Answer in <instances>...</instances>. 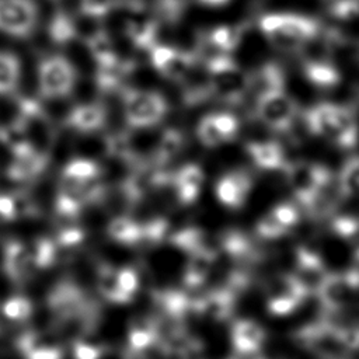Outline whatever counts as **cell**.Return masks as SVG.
Instances as JSON below:
<instances>
[{
  "mask_svg": "<svg viewBox=\"0 0 359 359\" xmlns=\"http://www.w3.org/2000/svg\"><path fill=\"white\" fill-rule=\"evenodd\" d=\"M245 149L252 163L262 170H278L286 165L283 149L276 142H251Z\"/></svg>",
  "mask_w": 359,
  "mask_h": 359,
  "instance_id": "4316f807",
  "label": "cell"
},
{
  "mask_svg": "<svg viewBox=\"0 0 359 359\" xmlns=\"http://www.w3.org/2000/svg\"><path fill=\"white\" fill-rule=\"evenodd\" d=\"M294 338L300 346L318 358H344L351 351L338 328L327 320L302 327Z\"/></svg>",
  "mask_w": 359,
  "mask_h": 359,
  "instance_id": "52a82bcc",
  "label": "cell"
},
{
  "mask_svg": "<svg viewBox=\"0 0 359 359\" xmlns=\"http://www.w3.org/2000/svg\"><path fill=\"white\" fill-rule=\"evenodd\" d=\"M283 72L276 63H265L252 73H248V94H254L255 98L283 90Z\"/></svg>",
  "mask_w": 359,
  "mask_h": 359,
  "instance_id": "cb8c5ba5",
  "label": "cell"
},
{
  "mask_svg": "<svg viewBox=\"0 0 359 359\" xmlns=\"http://www.w3.org/2000/svg\"><path fill=\"white\" fill-rule=\"evenodd\" d=\"M258 359H261V358H258Z\"/></svg>",
  "mask_w": 359,
  "mask_h": 359,
  "instance_id": "f907efd6",
  "label": "cell"
},
{
  "mask_svg": "<svg viewBox=\"0 0 359 359\" xmlns=\"http://www.w3.org/2000/svg\"><path fill=\"white\" fill-rule=\"evenodd\" d=\"M283 168L289 188L306 209L311 206L320 191L334 178L325 165L310 161H293Z\"/></svg>",
  "mask_w": 359,
  "mask_h": 359,
  "instance_id": "5b68a950",
  "label": "cell"
},
{
  "mask_svg": "<svg viewBox=\"0 0 359 359\" xmlns=\"http://www.w3.org/2000/svg\"><path fill=\"white\" fill-rule=\"evenodd\" d=\"M254 114L259 122L273 132H286L297 116V105L283 90L255 98Z\"/></svg>",
  "mask_w": 359,
  "mask_h": 359,
  "instance_id": "ba28073f",
  "label": "cell"
},
{
  "mask_svg": "<svg viewBox=\"0 0 359 359\" xmlns=\"http://www.w3.org/2000/svg\"><path fill=\"white\" fill-rule=\"evenodd\" d=\"M158 345L157 321L150 317H137L129 324L128 346L135 353H142Z\"/></svg>",
  "mask_w": 359,
  "mask_h": 359,
  "instance_id": "d4e9b609",
  "label": "cell"
},
{
  "mask_svg": "<svg viewBox=\"0 0 359 359\" xmlns=\"http://www.w3.org/2000/svg\"><path fill=\"white\" fill-rule=\"evenodd\" d=\"M238 119L230 112L205 115L196 128L199 142L206 147H217L233 140L238 132Z\"/></svg>",
  "mask_w": 359,
  "mask_h": 359,
  "instance_id": "5bb4252c",
  "label": "cell"
},
{
  "mask_svg": "<svg viewBox=\"0 0 359 359\" xmlns=\"http://www.w3.org/2000/svg\"><path fill=\"white\" fill-rule=\"evenodd\" d=\"M32 212H35L34 202L25 194H0V217L6 220H15L20 217H27Z\"/></svg>",
  "mask_w": 359,
  "mask_h": 359,
  "instance_id": "8d00e7d4",
  "label": "cell"
},
{
  "mask_svg": "<svg viewBox=\"0 0 359 359\" xmlns=\"http://www.w3.org/2000/svg\"><path fill=\"white\" fill-rule=\"evenodd\" d=\"M18 348L25 359H62L63 349L56 332L28 331L20 341Z\"/></svg>",
  "mask_w": 359,
  "mask_h": 359,
  "instance_id": "9a60e30c",
  "label": "cell"
},
{
  "mask_svg": "<svg viewBox=\"0 0 359 359\" xmlns=\"http://www.w3.org/2000/svg\"><path fill=\"white\" fill-rule=\"evenodd\" d=\"M309 80L320 87H331L338 81V73L332 65L325 60H311L304 65Z\"/></svg>",
  "mask_w": 359,
  "mask_h": 359,
  "instance_id": "74e56055",
  "label": "cell"
},
{
  "mask_svg": "<svg viewBox=\"0 0 359 359\" xmlns=\"http://www.w3.org/2000/svg\"><path fill=\"white\" fill-rule=\"evenodd\" d=\"M91 331L80 335L73 341L74 359H101L105 353L104 344L98 338H95Z\"/></svg>",
  "mask_w": 359,
  "mask_h": 359,
  "instance_id": "f35d334b",
  "label": "cell"
},
{
  "mask_svg": "<svg viewBox=\"0 0 359 359\" xmlns=\"http://www.w3.org/2000/svg\"><path fill=\"white\" fill-rule=\"evenodd\" d=\"M327 273L328 272L325 269V264L320 255L306 247H300L296 251V265L293 275L307 292V294L317 293Z\"/></svg>",
  "mask_w": 359,
  "mask_h": 359,
  "instance_id": "2e32d148",
  "label": "cell"
},
{
  "mask_svg": "<svg viewBox=\"0 0 359 359\" xmlns=\"http://www.w3.org/2000/svg\"><path fill=\"white\" fill-rule=\"evenodd\" d=\"M108 234L112 240L125 245H135L144 240L143 224L128 216L114 217L108 224Z\"/></svg>",
  "mask_w": 359,
  "mask_h": 359,
  "instance_id": "1f68e13d",
  "label": "cell"
},
{
  "mask_svg": "<svg viewBox=\"0 0 359 359\" xmlns=\"http://www.w3.org/2000/svg\"><path fill=\"white\" fill-rule=\"evenodd\" d=\"M153 67L167 80L182 84L196 69L199 59L195 52L181 50L174 46L156 43L150 48Z\"/></svg>",
  "mask_w": 359,
  "mask_h": 359,
  "instance_id": "9c48e42d",
  "label": "cell"
},
{
  "mask_svg": "<svg viewBox=\"0 0 359 359\" xmlns=\"http://www.w3.org/2000/svg\"><path fill=\"white\" fill-rule=\"evenodd\" d=\"M46 164L48 154L32 149L20 154H14V160L8 168V175L17 181L34 180L45 170Z\"/></svg>",
  "mask_w": 359,
  "mask_h": 359,
  "instance_id": "484cf974",
  "label": "cell"
},
{
  "mask_svg": "<svg viewBox=\"0 0 359 359\" xmlns=\"http://www.w3.org/2000/svg\"><path fill=\"white\" fill-rule=\"evenodd\" d=\"M116 6V0H79L80 11L90 18H101Z\"/></svg>",
  "mask_w": 359,
  "mask_h": 359,
  "instance_id": "bcb514c9",
  "label": "cell"
},
{
  "mask_svg": "<svg viewBox=\"0 0 359 359\" xmlns=\"http://www.w3.org/2000/svg\"><path fill=\"white\" fill-rule=\"evenodd\" d=\"M317 294L325 311L345 310L359 294V271L352 266L345 272H328Z\"/></svg>",
  "mask_w": 359,
  "mask_h": 359,
  "instance_id": "30bf717a",
  "label": "cell"
},
{
  "mask_svg": "<svg viewBox=\"0 0 359 359\" xmlns=\"http://www.w3.org/2000/svg\"><path fill=\"white\" fill-rule=\"evenodd\" d=\"M97 286L101 293V296L111 302V303H118L123 304L128 303L125 299L119 280H118V268H114L108 264H104L98 268V275H97Z\"/></svg>",
  "mask_w": 359,
  "mask_h": 359,
  "instance_id": "d590c367",
  "label": "cell"
},
{
  "mask_svg": "<svg viewBox=\"0 0 359 359\" xmlns=\"http://www.w3.org/2000/svg\"><path fill=\"white\" fill-rule=\"evenodd\" d=\"M307 292L293 273L273 278L266 287V309L272 316L293 313L307 297Z\"/></svg>",
  "mask_w": 359,
  "mask_h": 359,
  "instance_id": "7c38bea8",
  "label": "cell"
},
{
  "mask_svg": "<svg viewBox=\"0 0 359 359\" xmlns=\"http://www.w3.org/2000/svg\"><path fill=\"white\" fill-rule=\"evenodd\" d=\"M185 0H154L150 10L158 22L174 24L181 20L185 13Z\"/></svg>",
  "mask_w": 359,
  "mask_h": 359,
  "instance_id": "60d3db41",
  "label": "cell"
},
{
  "mask_svg": "<svg viewBox=\"0 0 359 359\" xmlns=\"http://www.w3.org/2000/svg\"><path fill=\"white\" fill-rule=\"evenodd\" d=\"M297 220L299 212L293 205L279 203L257 222L255 231L264 238H278L287 234Z\"/></svg>",
  "mask_w": 359,
  "mask_h": 359,
  "instance_id": "e0dca14e",
  "label": "cell"
},
{
  "mask_svg": "<svg viewBox=\"0 0 359 359\" xmlns=\"http://www.w3.org/2000/svg\"><path fill=\"white\" fill-rule=\"evenodd\" d=\"M158 21L150 8L135 1L129 6V13L123 21V31L128 39L139 49L150 50L156 45Z\"/></svg>",
  "mask_w": 359,
  "mask_h": 359,
  "instance_id": "4fadbf2b",
  "label": "cell"
},
{
  "mask_svg": "<svg viewBox=\"0 0 359 359\" xmlns=\"http://www.w3.org/2000/svg\"><path fill=\"white\" fill-rule=\"evenodd\" d=\"M121 97L125 122L133 129L154 126L168 112L167 100L157 91L123 87Z\"/></svg>",
  "mask_w": 359,
  "mask_h": 359,
  "instance_id": "277c9868",
  "label": "cell"
},
{
  "mask_svg": "<svg viewBox=\"0 0 359 359\" xmlns=\"http://www.w3.org/2000/svg\"><path fill=\"white\" fill-rule=\"evenodd\" d=\"M310 130L330 143L349 149L359 137L358 122L353 112L337 104H318L306 115Z\"/></svg>",
  "mask_w": 359,
  "mask_h": 359,
  "instance_id": "7a4b0ae2",
  "label": "cell"
},
{
  "mask_svg": "<svg viewBox=\"0 0 359 359\" xmlns=\"http://www.w3.org/2000/svg\"><path fill=\"white\" fill-rule=\"evenodd\" d=\"M320 359H345V358H320Z\"/></svg>",
  "mask_w": 359,
  "mask_h": 359,
  "instance_id": "681fc988",
  "label": "cell"
},
{
  "mask_svg": "<svg viewBox=\"0 0 359 359\" xmlns=\"http://www.w3.org/2000/svg\"><path fill=\"white\" fill-rule=\"evenodd\" d=\"M60 180L79 185H91L101 181V168L93 160L74 158L65 165Z\"/></svg>",
  "mask_w": 359,
  "mask_h": 359,
  "instance_id": "f546056e",
  "label": "cell"
},
{
  "mask_svg": "<svg viewBox=\"0 0 359 359\" xmlns=\"http://www.w3.org/2000/svg\"><path fill=\"white\" fill-rule=\"evenodd\" d=\"M22 74L20 57L6 49H0V97L15 95Z\"/></svg>",
  "mask_w": 359,
  "mask_h": 359,
  "instance_id": "83f0119b",
  "label": "cell"
},
{
  "mask_svg": "<svg viewBox=\"0 0 359 359\" xmlns=\"http://www.w3.org/2000/svg\"><path fill=\"white\" fill-rule=\"evenodd\" d=\"M77 72L63 55H50L38 66V91L42 98L59 100L69 97L74 90Z\"/></svg>",
  "mask_w": 359,
  "mask_h": 359,
  "instance_id": "8992f818",
  "label": "cell"
},
{
  "mask_svg": "<svg viewBox=\"0 0 359 359\" xmlns=\"http://www.w3.org/2000/svg\"><path fill=\"white\" fill-rule=\"evenodd\" d=\"M184 144H185V136L181 130L175 128L165 129L160 135L153 150L154 165H164L171 160H174L184 149Z\"/></svg>",
  "mask_w": 359,
  "mask_h": 359,
  "instance_id": "f1b7e54d",
  "label": "cell"
},
{
  "mask_svg": "<svg viewBox=\"0 0 359 359\" xmlns=\"http://www.w3.org/2000/svg\"><path fill=\"white\" fill-rule=\"evenodd\" d=\"M178 201L182 205H189L196 201L201 194L205 175L199 165L185 164L171 178Z\"/></svg>",
  "mask_w": 359,
  "mask_h": 359,
  "instance_id": "603a6c76",
  "label": "cell"
},
{
  "mask_svg": "<svg viewBox=\"0 0 359 359\" xmlns=\"http://www.w3.org/2000/svg\"><path fill=\"white\" fill-rule=\"evenodd\" d=\"M234 293L230 289H213L198 300H192V310L213 321L227 320L234 309Z\"/></svg>",
  "mask_w": 359,
  "mask_h": 359,
  "instance_id": "d6986e66",
  "label": "cell"
},
{
  "mask_svg": "<svg viewBox=\"0 0 359 359\" xmlns=\"http://www.w3.org/2000/svg\"><path fill=\"white\" fill-rule=\"evenodd\" d=\"M251 187V177L245 171H233L217 181L215 194L219 202L224 206L238 209L247 201Z\"/></svg>",
  "mask_w": 359,
  "mask_h": 359,
  "instance_id": "ac0fdd59",
  "label": "cell"
},
{
  "mask_svg": "<svg viewBox=\"0 0 359 359\" xmlns=\"http://www.w3.org/2000/svg\"><path fill=\"white\" fill-rule=\"evenodd\" d=\"M3 314L10 320L22 321L32 314V303L22 296L10 297L3 306Z\"/></svg>",
  "mask_w": 359,
  "mask_h": 359,
  "instance_id": "f6af8a7d",
  "label": "cell"
},
{
  "mask_svg": "<svg viewBox=\"0 0 359 359\" xmlns=\"http://www.w3.org/2000/svg\"><path fill=\"white\" fill-rule=\"evenodd\" d=\"M107 121V109L100 102L76 105L66 118V123L80 133H93L101 129Z\"/></svg>",
  "mask_w": 359,
  "mask_h": 359,
  "instance_id": "7402d4cb",
  "label": "cell"
},
{
  "mask_svg": "<svg viewBox=\"0 0 359 359\" xmlns=\"http://www.w3.org/2000/svg\"><path fill=\"white\" fill-rule=\"evenodd\" d=\"M86 45L97 67L114 65L121 59L115 50L111 36L104 31H95L90 34L86 39Z\"/></svg>",
  "mask_w": 359,
  "mask_h": 359,
  "instance_id": "4dcf8cb0",
  "label": "cell"
},
{
  "mask_svg": "<svg viewBox=\"0 0 359 359\" xmlns=\"http://www.w3.org/2000/svg\"><path fill=\"white\" fill-rule=\"evenodd\" d=\"M118 280H119L121 290L129 303L132 300V297L136 294L137 287H139L137 272L130 266L121 268V269H118Z\"/></svg>",
  "mask_w": 359,
  "mask_h": 359,
  "instance_id": "7dc6e473",
  "label": "cell"
},
{
  "mask_svg": "<svg viewBox=\"0 0 359 359\" xmlns=\"http://www.w3.org/2000/svg\"><path fill=\"white\" fill-rule=\"evenodd\" d=\"M216 255L209 252H192L184 271V282L189 287L201 286L209 276Z\"/></svg>",
  "mask_w": 359,
  "mask_h": 359,
  "instance_id": "d6a6232c",
  "label": "cell"
},
{
  "mask_svg": "<svg viewBox=\"0 0 359 359\" xmlns=\"http://www.w3.org/2000/svg\"><path fill=\"white\" fill-rule=\"evenodd\" d=\"M132 69H133V63L122 59H119L114 65L97 67V77H95L97 86L102 91L118 90V87L122 86L123 79L128 77Z\"/></svg>",
  "mask_w": 359,
  "mask_h": 359,
  "instance_id": "e575fe53",
  "label": "cell"
},
{
  "mask_svg": "<svg viewBox=\"0 0 359 359\" xmlns=\"http://www.w3.org/2000/svg\"><path fill=\"white\" fill-rule=\"evenodd\" d=\"M259 29L278 50L297 52L317 36L318 22L302 14L271 13L259 20Z\"/></svg>",
  "mask_w": 359,
  "mask_h": 359,
  "instance_id": "6da1fadb",
  "label": "cell"
},
{
  "mask_svg": "<svg viewBox=\"0 0 359 359\" xmlns=\"http://www.w3.org/2000/svg\"><path fill=\"white\" fill-rule=\"evenodd\" d=\"M34 265L36 269L50 266L56 259V244L46 237L36 238L28 245Z\"/></svg>",
  "mask_w": 359,
  "mask_h": 359,
  "instance_id": "b9f144b4",
  "label": "cell"
},
{
  "mask_svg": "<svg viewBox=\"0 0 359 359\" xmlns=\"http://www.w3.org/2000/svg\"><path fill=\"white\" fill-rule=\"evenodd\" d=\"M35 0H0V34L28 38L38 25Z\"/></svg>",
  "mask_w": 359,
  "mask_h": 359,
  "instance_id": "8fae6325",
  "label": "cell"
},
{
  "mask_svg": "<svg viewBox=\"0 0 359 359\" xmlns=\"http://www.w3.org/2000/svg\"><path fill=\"white\" fill-rule=\"evenodd\" d=\"M198 1H201L202 4H205V6H210V7H219V6H223V4H226L229 0H198Z\"/></svg>",
  "mask_w": 359,
  "mask_h": 359,
  "instance_id": "c3c4849f",
  "label": "cell"
},
{
  "mask_svg": "<svg viewBox=\"0 0 359 359\" xmlns=\"http://www.w3.org/2000/svg\"><path fill=\"white\" fill-rule=\"evenodd\" d=\"M231 344L238 353H257L264 345L266 332L254 320H238L233 324Z\"/></svg>",
  "mask_w": 359,
  "mask_h": 359,
  "instance_id": "44dd1931",
  "label": "cell"
},
{
  "mask_svg": "<svg viewBox=\"0 0 359 359\" xmlns=\"http://www.w3.org/2000/svg\"><path fill=\"white\" fill-rule=\"evenodd\" d=\"M4 269L13 282L22 283L27 280L32 271L36 269L28 245L20 241L8 243L4 251Z\"/></svg>",
  "mask_w": 359,
  "mask_h": 359,
  "instance_id": "ffe728a7",
  "label": "cell"
},
{
  "mask_svg": "<svg viewBox=\"0 0 359 359\" xmlns=\"http://www.w3.org/2000/svg\"><path fill=\"white\" fill-rule=\"evenodd\" d=\"M208 76V88L210 97L237 105L248 95V73H245L230 56V53H217L203 62Z\"/></svg>",
  "mask_w": 359,
  "mask_h": 359,
  "instance_id": "3957f363",
  "label": "cell"
},
{
  "mask_svg": "<svg viewBox=\"0 0 359 359\" xmlns=\"http://www.w3.org/2000/svg\"><path fill=\"white\" fill-rule=\"evenodd\" d=\"M334 233L355 248L359 247V217L341 216L332 222Z\"/></svg>",
  "mask_w": 359,
  "mask_h": 359,
  "instance_id": "ee69618b",
  "label": "cell"
},
{
  "mask_svg": "<svg viewBox=\"0 0 359 359\" xmlns=\"http://www.w3.org/2000/svg\"><path fill=\"white\" fill-rule=\"evenodd\" d=\"M339 188L342 195L349 198H359V156L349 158L339 177Z\"/></svg>",
  "mask_w": 359,
  "mask_h": 359,
  "instance_id": "ab89813d",
  "label": "cell"
},
{
  "mask_svg": "<svg viewBox=\"0 0 359 359\" xmlns=\"http://www.w3.org/2000/svg\"><path fill=\"white\" fill-rule=\"evenodd\" d=\"M49 32H50V38L57 43H66L77 35L73 18L63 11H59L53 17Z\"/></svg>",
  "mask_w": 359,
  "mask_h": 359,
  "instance_id": "7bdbcfd3",
  "label": "cell"
},
{
  "mask_svg": "<svg viewBox=\"0 0 359 359\" xmlns=\"http://www.w3.org/2000/svg\"><path fill=\"white\" fill-rule=\"evenodd\" d=\"M243 38L241 25H219L208 32L205 39L219 52L231 53L240 43Z\"/></svg>",
  "mask_w": 359,
  "mask_h": 359,
  "instance_id": "836d02e7",
  "label": "cell"
}]
</instances>
